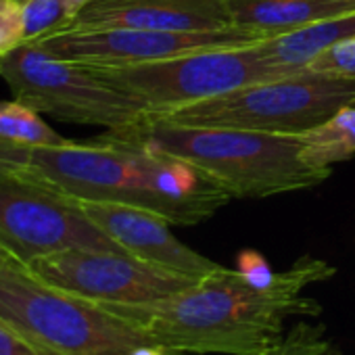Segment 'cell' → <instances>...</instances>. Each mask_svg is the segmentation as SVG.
I'll return each mask as SVG.
<instances>
[{"mask_svg":"<svg viewBox=\"0 0 355 355\" xmlns=\"http://www.w3.org/2000/svg\"><path fill=\"white\" fill-rule=\"evenodd\" d=\"M67 3V9H69V15H71V21H73V17L86 7V5H90L92 0H65Z\"/></svg>","mask_w":355,"mask_h":355,"instance_id":"24","label":"cell"},{"mask_svg":"<svg viewBox=\"0 0 355 355\" xmlns=\"http://www.w3.org/2000/svg\"><path fill=\"white\" fill-rule=\"evenodd\" d=\"M0 78L17 101L63 121L119 130L146 115L136 98L105 82L92 67L57 59L34 44L0 57Z\"/></svg>","mask_w":355,"mask_h":355,"instance_id":"7","label":"cell"},{"mask_svg":"<svg viewBox=\"0 0 355 355\" xmlns=\"http://www.w3.org/2000/svg\"><path fill=\"white\" fill-rule=\"evenodd\" d=\"M305 69L330 73V76L355 78V38L334 42L332 46L322 51L315 59H311V63Z\"/></svg>","mask_w":355,"mask_h":355,"instance_id":"19","label":"cell"},{"mask_svg":"<svg viewBox=\"0 0 355 355\" xmlns=\"http://www.w3.org/2000/svg\"><path fill=\"white\" fill-rule=\"evenodd\" d=\"M263 38L243 28L220 32H153V30H63L34 46L44 53L92 67H121L171 59L207 49L257 44Z\"/></svg>","mask_w":355,"mask_h":355,"instance_id":"10","label":"cell"},{"mask_svg":"<svg viewBox=\"0 0 355 355\" xmlns=\"http://www.w3.org/2000/svg\"><path fill=\"white\" fill-rule=\"evenodd\" d=\"M11 261H17V259L13 257V253H11L5 245H0V268L7 266V263H11Z\"/></svg>","mask_w":355,"mask_h":355,"instance_id":"25","label":"cell"},{"mask_svg":"<svg viewBox=\"0 0 355 355\" xmlns=\"http://www.w3.org/2000/svg\"><path fill=\"white\" fill-rule=\"evenodd\" d=\"M21 3H24V0H21Z\"/></svg>","mask_w":355,"mask_h":355,"instance_id":"26","label":"cell"},{"mask_svg":"<svg viewBox=\"0 0 355 355\" xmlns=\"http://www.w3.org/2000/svg\"><path fill=\"white\" fill-rule=\"evenodd\" d=\"M347 38H355V13L288 32L270 40H261L259 46L278 65L291 71H303L322 51Z\"/></svg>","mask_w":355,"mask_h":355,"instance_id":"14","label":"cell"},{"mask_svg":"<svg viewBox=\"0 0 355 355\" xmlns=\"http://www.w3.org/2000/svg\"><path fill=\"white\" fill-rule=\"evenodd\" d=\"M107 136L180 157L205 169L234 199H263L322 184L332 169L301 159L303 138L239 128L184 125L144 115Z\"/></svg>","mask_w":355,"mask_h":355,"instance_id":"3","label":"cell"},{"mask_svg":"<svg viewBox=\"0 0 355 355\" xmlns=\"http://www.w3.org/2000/svg\"><path fill=\"white\" fill-rule=\"evenodd\" d=\"M334 274L336 270L326 261L301 257L286 272H278L272 284L259 286L241 270L222 266L175 295L148 303L105 307L169 351L270 355L286 336V318L322 313V305L305 297L303 291Z\"/></svg>","mask_w":355,"mask_h":355,"instance_id":"1","label":"cell"},{"mask_svg":"<svg viewBox=\"0 0 355 355\" xmlns=\"http://www.w3.org/2000/svg\"><path fill=\"white\" fill-rule=\"evenodd\" d=\"M0 320L63 355H134L155 345L115 311L44 282L21 261L0 268Z\"/></svg>","mask_w":355,"mask_h":355,"instance_id":"4","label":"cell"},{"mask_svg":"<svg viewBox=\"0 0 355 355\" xmlns=\"http://www.w3.org/2000/svg\"><path fill=\"white\" fill-rule=\"evenodd\" d=\"M0 245L26 266L69 249L125 253L76 199L26 173H0Z\"/></svg>","mask_w":355,"mask_h":355,"instance_id":"8","label":"cell"},{"mask_svg":"<svg viewBox=\"0 0 355 355\" xmlns=\"http://www.w3.org/2000/svg\"><path fill=\"white\" fill-rule=\"evenodd\" d=\"M28 268L44 282L103 305H136L191 288L201 278L173 272L130 253L69 249Z\"/></svg>","mask_w":355,"mask_h":355,"instance_id":"9","label":"cell"},{"mask_svg":"<svg viewBox=\"0 0 355 355\" xmlns=\"http://www.w3.org/2000/svg\"><path fill=\"white\" fill-rule=\"evenodd\" d=\"M24 173L76 201L142 207L171 226L203 224L232 199L195 163L107 134L86 144L30 146Z\"/></svg>","mask_w":355,"mask_h":355,"instance_id":"2","label":"cell"},{"mask_svg":"<svg viewBox=\"0 0 355 355\" xmlns=\"http://www.w3.org/2000/svg\"><path fill=\"white\" fill-rule=\"evenodd\" d=\"M78 203L107 236H111L125 253L142 261L195 278H203L222 268L178 241L169 228L171 224L148 209L105 201Z\"/></svg>","mask_w":355,"mask_h":355,"instance_id":"11","label":"cell"},{"mask_svg":"<svg viewBox=\"0 0 355 355\" xmlns=\"http://www.w3.org/2000/svg\"><path fill=\"white\" fill-rule=\"evenodd\" d=\"M332 343L326 338L324 326L297 324L284 336L282 345L270 355H330Z\"/></svg>","mask_w":355,"mask_h":355,"instance_id":"18","label":"cell"},{"mask_svg":"<svg viewBox=\"0 0 355 355\" xmlns=\"http://www.w3.org/2000/svg\"><path fill=\"white\" fill-rule=\"evenodd\" d=\"M28 148L0 138V173H24Z\"/></svg>","mask_w":355,"mask_h":355,"instance_id":"23","label":"cell"},{"mask_svg":"<svg viewBox=\"0 0 355 355\" xmlns=\"http://www.w3.org/2000/svg\"><path fill=\"white\" fill-rule=\"evenodd\" d=\"M24 44L38 42L65 30L71 15L65 0H24Z\"/></svg>","mask_w":355,"mask_h":355,"instance_id":"17","label":"cell"},{"mask_svg":"<svg viewBox=\"0 0 355 355\" xmlns=\"http://www.w3.org/2000/svg\"><path fill=\"white\" fill-rule=\"evenodd\" d=\"M92 69L105 82L136 98L146 113L171 111L251 84L297 73L268 57L259 42L249 46L195 51L138 65Z\"/></svg>","mask_w":355,"mask_h":355,"instance_id":"6","label":"cell"},{"mask_svg":"<svg viewBox=\"0 0 355 355\" xmlns=\"http://www.w3.org/2000/svg\"><path fill=\"white\" fill-rule=\"evenodd\" d=\"M232 24L263 40L355 13V0H226Z\"/></svg>","mask_w":355,"mask_h":355,"instance_id":"13","label":"cell"},{"mask_svg":"<svg viewBox=\"0 0 355 355\" xmlns=\"http://www.w3.org/2000/svg\"><path fill=\"white\" fill-rule=\"evenodd\" d=\"M230 28L236 26L226 0H92L65 30L220 32Z\"/></svg>","mask_w":355,"mask_h":355,"instance_id":"12","label":"cell"},{"mask_svg":"<svg viewBox=\"0 0 355 355\" xmlns=\"http://www.w3.org/2000/svg\"><path fill=\"white\" fill-rule=\"evenodd\" d=\"M0 138L21 146H57L69 142L21 101H0Z\"/></svg>","mask_w":355,"mask_h":355,"instance_id":"16","label":"cell"},{"mask_svg":"<svg viewBox=\"0 0 355 355\" xmlns=\"http://www.w3.org/2000/svg\"><path fill=\"white\" fill-rule=\"evenodd\" d=\"M301 159L311 169H330L355 155V105L343 107L326 121L301 134Z\"/></svg>","mask_w":355,"mask_h":355,"instance_id":"15","label":"cell"},{"mask_svg":"<svg viewBox=\"0 0 355 355\" xmlns=\"http://www.w3.org/2000/svg\"><path fill=\"white\" fill-rule=\"evenodd\" d=\"M24 46L21 0H0V57Z\"/></svg>","mask_w":355,"mask_h":355,"instance_id":"20","label":"cell"},{"mask_svg":"<svg viewBox=\"0 0 355 355\" xmlns=\"http://www.w3.org/2000/svg\"><path fill=\"white\" fill-rule=\"evenodd\" d=\"M0 355H63L0 320Z\"/></svg>","mask_w":355,"mask_h":355,"instance_id":"21","label":"cell"},{"mask_svg":"<svg viewBox=\"0 0 355 355\" xmlns=\"http://www.w3.org/2000/svg\"><path fill=\"white\" fill-rule=\"evenodd\" d=\"M351 105H355V78L303 69L209 101L146 115L184 125L301 136Z\"/></svg>","mask_w":355,"mask_h":355,"instance_id":"5","label":"cell"},{"mask_svg":"<svg viewBox=\"0 0 355 355\" xmlns=\"http://www.w3.org/2000/svg\"><path fill=\"white\" fill-rule=\"evenodd\" d=\"M239 270L255 284L259 286H268L276 280V274L278 272H272L266 263V259L255 253V251H245L241 257H239Z\"/></svg>","mask_w":355,"mask_h":355,"instance_id":"22","label":"cell"}]
</instances>
